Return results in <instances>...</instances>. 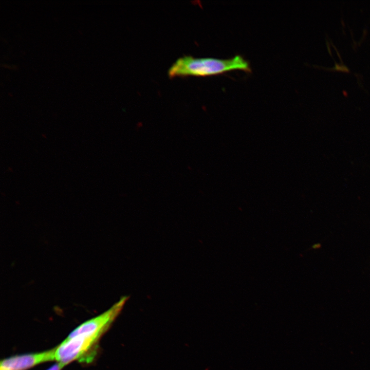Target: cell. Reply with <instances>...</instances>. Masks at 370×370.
Instances as JSON below:
<instances>
[{"instance_id": "cell-4", "label": "cell", "mask_w": 370, "mask_h": 370, "mask_svg": "<svg viewBox=\"0 0 370 370\" xmlns=\"http://www.w3.org/2000/svg\"><path fill=\"white\" fill-rule=\"evenodd\" d=\"M55 347L39 353L14 355L1 361L0 370H27L40 364L55 361Z\"/></svg>"}, {"instance_id": "cell-2", "label": "cell", "mask_w": 370, "mask_h": 370, "mask_svg": "<svg viewBox=\"0 0 370 370\" xmlns=\"http://www.w3.org/2000/svg\"><path fill=\"white\" fill-rule=\"evenodd\" d=\"M102 335H78L67 337L55 347V361L64 366L73 361L89 362L95 357L96 347Z\"/></svg>"}, {"instance_id": "cell-5", "label": "cell", "mask_w": 370, "mask_h": 370, "mask_svg": "<svg viewBox=\"0 0 370 370\" xmlns=\"http://www.w3.org/2000/svg\"><path fill=\"white\" fill-rule=\"evenodd\" d=\"M64 367L62 364L57 362L55 364L52 365L47 370H61Z\"/></svg>"}, {"instance_id": "cell-3", "label": "cell", "mask_w": 370, "mask_h": 370, "mask_svg": "<svg viewBox=\"0 0 370 370\" xmlns=\"http://www.w3.org/2000/svg\"><path fill=\"white\" fill-rule=\"evenodd\" d=\"M127 299L126 296L122 297L107 310L78 326L67 337H72L78 335H103L121 311Z\"/></svg>"}, {"instance_id": "cell-6", "label": "cell", "mask_w": 370, "mask_h": 370, "mask_svg": "<svg viewBox=\"0 0 370 370\" xmlns=\"http://www.w3.org/2000/svg\"><path fill=\"white\" fill-rule=\"evenodd\" d=\"M321 245L319 244H316L312 246L313 249H318L320 248Z\"/></svg>"}, {"instance_id": "cell-1", "label": "cell", "mask_w": 370, "mask_h": 370, "mask_svg": "<svg viewBox=\"0 0 370 370\" xmlns=\"http://www.w3.org/2000/svg\"><path fill=\"white\" fill-rule=\"evenodd\" d=\"M233 70L250 72L251 69L249 62L240 55L227 59L184 55L172 65L169 69L168 75L170 78L207 77Z\"/></svg>"}]
</instances>
